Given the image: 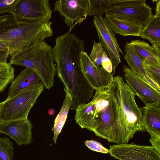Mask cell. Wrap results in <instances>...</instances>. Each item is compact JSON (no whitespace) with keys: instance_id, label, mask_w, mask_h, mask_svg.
Instances as JSON below:
<instances>
[{"instance_id":"obj_3","label":"cell","mask_w":160,"mask_h":160,"mask_svg":"<svg viewBox=\"0 0 160 160\" xmlns=\"http://www.w3.org/2000/svg\"><path fill=\"white\" fill-rule=\"evenodd\" d=\"M54 62L52 48L43 41L10 55L9 62L12 65L23 66L34 71L49 90L54 84L57 72Z\"/></svg>"},{"instance_id":"obj_33","label":"cell","mask_w":160,"mask_h":160,"mask_svg":"<svg viewBox=\"0 0 160 160\" xmlns=\"http://www.w3.org/2000/svg\"><path fill=\"white\" fill-rule=\"evenodd\" d=\"M2 102H0V111L1 110V107H2ZM1 122L0 119V125H1Z\"/></svg>"},{"instance_id":"obj_19","label":"cell","mask_w":160,"mask_h":160,"mask_svg":"<svg viewBox=\"0 0 160 160\" xmlns=\"http://www.w3.org/2000/svg\"><path fill=\"white\" fill-rule=\"evenodd\" d=\"M65 98L61 110L54 120V125L52 128L53 132L54 143L57 142V139L66 120L69 109L72 103V98L70 94L66 91Z\"/></svg>"},{"instance_id":"obj_18","label":"cell","mask_w":160,"mask_h":160,"mask_svg":"<svg viewBox=\"0 0 160 160\" xmlns=\"http://www.w3.org/2000/svg\"><path fill=\"white\" fill-rule=\"evenodd\" d=\"M139 37L152 45L160 42V16L153 15L143 27Z\"/></svg>"},{"instance_id":"obj_21","label":"cell","mask_w":160,"mask_h":160,"mask_svg":"<svg viewBox=\"0 0 160 160\" xmlns=\"http://www.w3.org/2000/svg\"><path fill=\"white\" fill-rule=\"evenodd\" d=\"M88 15H102L112 4L111 0H88Z\"/></svg>"},{"instance_id":"obj_29","label":"cell","mask_w":160,"mask_h":160,"mask_svg":"<svg viewBox=\"0 0 160 160\" xmlns=\"http://www.w3.org/2000/svg\"><path fill=\"white\" fill-rule=\"evenodd\" d=\"M9 54L8 51L0 49V62H7Z\"/></svg>"},{"instance_id":"obj_1","label":"cell","mask_w":160,"mask_h":160,"mask_svg":"<svg viewBox=\"0 0 160 160\" xmlns=\"http://www.w3.org/2000/svg\"><path fill=\"white\" fill-rule=\"evenodd\" d=\"M108 88L96 90L92 99L76 109L75 120L82 128L117 144L124 142L129 131L130 116L121 103L117 78Z\"/></svg>"},{"instance_id":"obj_9","label":"cell","mask_w":160,"mask_h":160,"mask_svg":"<svg viewBox=\"0 0 160 160\" xmlns=\"http://www.w3.org/2000/svg\"><path fill=\"white\" fill-rule=\"evenodd\" d=\"M88 0H59L54 3L53 11L64 18L65 24L71 31L76 24H80L88 15Z\"/></svg>"},{"instance_id":"obj_30","label":"cell","mask_w":160,"mask_h":160,"mask_svg":"<svg viewBox=\"0 0 160 160\" xmlns=\"http://www.w3.org/2000/svg\"><path fill=\"white\" fill-rule=\"evenodd\" d=\"M152 46L157 53L160 56V42L154 43Z\"/></svg>"},{"instance_id":"obj_25","label":"cell","mask_w":160,"mask_h":160,"mask_svg":"<svg viewBox=\"0 0 160 160\" xmlns=\"http://www.w3.org/2000/svg\"><path fill=\"white\" fill-rule=\"evenodd\" d=\"M84 143L88 148L93 151L105 154L109 153V149L95 140H87L84 142Z\"/></svg>"},{"instance_id":"obj_28","label":"cell","mask_w":160,"mask_h":160,"mask_svg":"<svg viewBox=\"0 0 160 160\" xmlns=\"http://www.w3.org/2000/svg\"><path fill=\"white\" fill-rule=\"evenodd\" d=\"M149 141L151 146L160 153V136H150Z\"/></svg>"},{"instance_id":"obj_15","label":"cell","mask_w":160,"mask_h":160,"mask_svg":"<svg viewBox=\"0 0 160 160\" xmlns=\"http://www.w3.org/2000/svg\"><path fill=\"white\" fill-rule=\"evenodd\" d=\"M141 108L146 132L150 136H160V104L146 105Z\"/></svg>"},{"instance_id":"obj_20","label":"cell","mask_w":160,"mask_h":160,"mask_svg":"<svg viewBox=\"0 0 160 160\" xmlns=\"http://www.w3.org/2000/svg\"><path fill=\"white\" fill-rule=\"evenodd\" d=\"M12 65L9 62H0V93L14 79L15 69Z\"/></svg>"},{"instance_id":"obj_13","label":"cell","mask_w":160,"mask_h":160,"mask_svg":"<svg viewBox=\"0 0 160 160\" xmlns=\"http://www.w3.org/2000/svg\"><path fill=\"white\" fill-rule=\"evenodd\" d=\"M42 84V80L35 72L26 68L11 82L6 100Z\"/></svg>"},{"instance_id":"obj_16","label":"cell","mask_w":160,"mask_h":160,"mask_svg":"<svg viewBox=\"0 0 160 160\" xmlns=\"http://www.w3.org/2000/svg\"><path fill=\"white\" fill-rule=\"evenodd\" d=\"M133 47L142 62L160 64V56L152 46L147 42L138 39L128 42Z\"/></svg>"},{"instance_id":"obj_7","label":"cell","mask_w":160,"mask_h":160,"mask_svg":"<svg viewBox=\"0 0 160 160\" xmlns=\"http://www.w3.org/2000/svg\"><path fill=\"white\" fill-rule=\"evenodd\" d=\"M51 7L49 0H17L13 15L21 20L49 21L52 13Z\"/></svg>"},{"instance_id":"obj_24","label":"cell","mask_w":160,"mask_h":160,"mask_svg":"<svg viewBox=\"0 0 160 160\" xmlns=\"http://www.w3.org/2000/svg\"><path fill=\"white\" fill-rule=\"evenodd\" d=\"M103 52L100 43L94 42L89 58L95 65L101 66Z\"/></svg>"},{"instance_id":"obj_12","label":"cell","mask_w":160,"mask_h":160,"mask_svg":"<svg viewBox=\"0 0 160 160\" xmlns=\"http://www.w3.org/2000/svg\"><path fill=\"white\" fill-rule=\"evenodd\" d=\"M32 128L31 122L28 118L1 123L0 133L9 136L20 146L33 141Z\"/></svg>"},{"instance_id":"obj_4","label":"cell","mask_w":160,"mask_h":160,"mask_svg":"<svg viewBox=\"0 0 160 160\" xmlns=\"http://www.w3.org/2000/svg\"><path fill=\"white\" fill-rule=\"evenodd\" d=\"M43 84L25 91L2 102L1 123L28 119L30 110L44 89Z\"/></svg>"},{"instance_id":"obj_2","label":"cell","mask_w":160,"mask_h":160,"mask_svg":"<svg viewBox=\"0 0 160 160\" xmlns=\"http://www.w3.org/2000/svg\"><path fill=\"white\" fill-rule=\"evenodd\" d=\"M52 22L20 20L12 14L0 16V41L9 55L53 35Z\"/></svg>"},{"instance_id":"obj_27","label":"cell","mask_w":160,"mask_h":160,"mask_svg":"<svg viewBox=\"0 0 160 160\" xmlns=\"http://www.w3.org/2000/svg\"><path fill=\"white\" fill-rule=\"evenodd\" d=\"M101 65L107 72L112 73L113 68L112 62L104 52H103Z\"/></svg>"},{"instance_id":"obj_32","label":"cell","mask_w":160,"mask_h":160,"mask_svg":"<svg viewBox=\"0 0 160 160\" xmlns=\"http://www.w3.org/2000/svg\"><path fill=\"white\" fill-rule=\"evenodd\" d=\"M0 49L8 51V50L7 47L1 41H0Z\"/></svg>"},{"instance_id":"obj_23","label":"cell","mask_w":160,"mask_h":160,"mask_svg":"<svg viewBox=\"0 0 160 160\" xmlns=\"http://www.w3.org/2000/svg\"><path fill=\"white\" fill-rule=\"evenodd\" d=\"M142 64L148 76L160 86V64L144 62Z\"/></svg>"},{"instance_id":"obj_31","label":"cell","mask_w":160,"mask_h":160,"mask_svg":"<svg viewBox=\"0 0 160 160\" xmlns=\"http://www.w3.org/2000/svg\"><path fill=\"white\" fill-rule=\"evenodd\" d=\"M154 15L157 16H160V0L156 2V13Z\"/></svg>"},{"instance_id":"obj_11","label":"cell","mask_w":160,"mask_h":160,"mask_svg":"<svg viewBox=\"0 0 160 160\" xmlns=\"http://www.w3.org/2000/svg\"><path fill=\"white\" fill-rule=\"evenodd\" d=\"M123 74L127 85L145 105L160 104V92L126 65L123 67Z\"/></svg>"},{"instance_id":"obj_10","label":"cell","mask_w":160,"mask_h":160,"mask_svg":"<svg viewBox=\"0 0 160 160\" xmlns=\"http://www.w3.org/2000/svg\"><path fill=\"white\" fill-rule=\"evenodd\" d=\"M80 67L87 81L95 90H103L109 88L114 79L113 75L102 66L95 65L85 51L80 55Z\"/></svg>"},{"instance_id":"obj_6","label":"cell","mask_w":160,"mask_h":160,"mask_svg":"<svg viewBox=\"0 0 160 160\" xmlns=\"http://www.w3.org/2000/svg\"><path fill=\"white\" fill-rule=\"evenodd\" d=\"M93 23L96 28L99 43L103 50L111 60L113 75L118 64L121 62L120 53L124 55L116 37V33L109 26L105 17L94 16Z\"/></svg>"},{"instance_id":"obj_14","label":"cell","mask_w":160,"mask_h":160,"mask_svg":"<svg viewBox=\"0 0 160 160\" xmlns=\"http://www.w3.org/2000/svg\"><path fill=\"white\" fill-rule=\"evenodd\" d=\"M105 14V19L116 34L123 36H139L143 25L131 20Z\"/></svg>"},{"instance_id":"obj_17","label":"cell","mask_w":160,"mask_h":160,"mask_svg":"<svg viewBox=\"0 0 160 160\" xmlns=\"http://www.w3.org/2000/svg\"><path fill=\"white\" fill-rule=\"evenodd\" d=\"M124 59L129 68L143 79L148 76L142 64V61L135 50L128 42L124 45Z\"/></svg>"},{"instance_id":"obj_5","label":"cell","mask_w":160,"mask_h":160,"mask_svg":"<svg viewBox=\"0 0 160 160\" xmlns=\"http://www.w3.org/2000/svg\"><path fill=\"white\" fill-rule=\"evenodd\" d=\"M105 14L131 20L144 26L153 16L146 0H111Z\"/></svg>"},{"instance_id":"obj_26","label":"cell","mask_w":160,"mask_h":160,"mask_svg":"<svg viewBox=\"0 0 160 160\" xmlns=\"http://www.w3.org/2000/svg\"><path fill=\"white\" fill-rule=\"evenodd\" d=\"M17 0H0V14L5 12L14 14Z\"/></svg>"},{"instance_id":"obj_22","label":"cell","mask_w":160,"mask_h":160,"mask_svg":"<svg viewBox=\"0 0 160 160\" xmlns=\"http://www.w3.org/2000/svg\"><path fill=\"white\" fill-rule=\"evenodd\" d=\"M13 144L7 137L0 138V160H13Z\"/></svg>"},{"instance_id":"obj_8","label":"cell","mask_w":160,"mask_h":160,"mask_svg":"<svg viewBox=\"0 0 160 160\" xmlns=\"http://www.w3.org/2000/svg\"><path fill=\"white\" fill-rule=\"evenodd\" d=\"M109 151L119 160H160V153L151 146L121 143L110 146Z\"/></svg>"}]
</instances>
